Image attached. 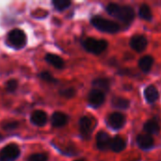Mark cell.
<instances>
[{"label":"cell","instance_id":"obj_21","mask_svg":"<svg viewBox=\"0 0 161 161\" xmlns=\"http://www.w3.org/2000/svg\"><path fill=\"white\" fill-rule=\"evenodd\" d=\"M112 106L119 109H127L130 106V101L124 97H114L111 101Z\"/></svg>","mask_w":161,"mask_h":161},{"label":"cell","instance_id":"obj_6","mask_svg":"<svg viewBox=\"0 0 161 161\" xmlns=\"http://www.w3.org/2000/svg\"><path fill=\"white\" fill-rule=\"evenodd\" d=\"M79 130L83 139L89 140L93 130L92 120L88 116H83L79 120Z\"/></svg>","mask_w":161,"mask_h":161},{"label":"cell","instance_id":"obj_10","mask_svg":"<svg viewBox=\"0 0 161 161\" xmlns=\"http://www.w3.org/2000/svg\"><path fill=\"white\" fill-rule=\"evenodd\" d=\"M111 138L105 131H100L96 135V145L100 151H108L110 149Z\"/></svg>","mask_w":161,"mask_h":161},{"label":"cell","instance_id":"obj_14","mask_svg":"<svg viewBox=\"0 0 161 161\" xmlns=\"http://www.w3.org/2000/svg\"><path fill=\"white\" fill-rule=\"evenodd\" d=\"M68 123V117L65 113L60 111H56L51 117V124L54 127L59 128L66 125Z\"/></svg>","mask_w":161,"mask_h":161},{"label":"cell","instance_id":"obj_16","mask_svg":"<svg viewBox=\"0 0 161 161\" xmlns=\"http://www.w3.org/2000/svg\"><path fill=\"white\" fill-rule=\"evenodd\" d=\"M126 147V143L125 141L120 137V136H116L113 139H111V142H110V150L113 151L114 153H121L122 151H124Z\"/></svg>","mask_w":161,"mask_h":161},{"label":"cell","instance_id":"obj_9","mask_svg":"<svg viewBox=\"0 0 161 161\" xmlns=\"http://www.w3.org/2000/svg\"><path fill=\"white\" fill-rule=\"evenodd\" d=\"M88 100H89V103L91 104V106H92L93 108H99L105 103V100H106L105 92H103L99 90L93 89L89 93Z\"/></svg>","mask_w":161,"mask_h":161},{"label":"cell","instance_id":"obj_24","mask_svg":"<svg viewBox=\"0 0 161 161\" xmlns=\"http://www.w3.org/2000/svg\"><path fill=\"white\" fill-rule=\"evenodd\" d=\"M18 126H19V123L16 121H7L2 124V128L4 130H8V131L15 130L18 128Z\"/></svg>","mask_w":161,"mask_h":161},{"label":"cell","instance_id":"obj_17","mask_svg":"<svg viewBox=\"0 0 161 161\" xmlns=\"http://www.w3.org/2000/svg\"><path fill=\"white\" fill-rule=\"evenodd\" d=\"M45 60L52 66H54L57 69H63L65 63L64 60L58 55L55 54H47L45 56Z\"/></svg>","mask_w":161,"mask_h":161},{"label":"cell","instance_id":"obj_11","mask_svg":"<svg viewBox=\"0 0 161 161\" xmlns=\"http://www.w3.org/2000/svg\"><path fill=\"white\" fill-rule=\"evenodd\" d=\"M137 144L142 150H149L155 145V141L153 137L149 134H142L137 137Z\"/></svg>","mask_w":161,"mask_h":161},{"label":"cell","instance_id":"obj_22","mask_svg":"<svg viewBox=\"0 0 161 161\" xmlns=\"http://www.w3.org/2000/svg\"><path fill=\"white\" fill-rule=\"evenodd\" d=\"M72 2L69 0H54L53 1V5L54 7L58 9V10H65L67 9L70 6H71Z\"/></svg>","mask_w":161,"mask_h":161},{"label":"cell","instance_id":"obj_25","mask_svg":"<svg viewBox=\"0 0 161 161\" xmlns=\"http://www.w3.org/2000/svg\"><path fill=\"white\" fill-rule=\"evenodd\" d=\"M6 91L8 92H14L18 87V81L16 79H9L6 83Z\"/></svg>","mask_w":161,"mask_h":161},{"label":"cell","instance_id":"obj_19","mask_svg":"<svg viewBox=\"0 0 161 161\" xmlns=\"http://www.w3.org/2000/svg\"><path fill=\"white\" fill-rule=\"evenodd\" d=\"M92 86L95 90H99L101 92H108L110 89V81L105 77H99L92 81Z\"/></svg>","mask_w":161,"mask_h":161},{"label":"cell","instance_id":"obj_12","mask_svg":"<svg viewBox=\"0 0 161 161\" xmlns=\"http://www.w3.org/2000/svg\"><path fill=\"white\" fill-rule=\"evenodd\" d=\"M30 121L37 126H43L47 123V114L43 110H35L30 116Z\"/></svg>","mask_w":161,"mask_h":161},{"label":"cell","instance_id":"obj_8","mask_svg":"<svg viewBox=\"0 0 161 161\" xmlns=\"http://www.w3.org/2000/svg\"><path fill=\"white\" fill-rule=\"evenodd\" d=\"M125 125V117L120 112H113L108 117V125L113 130H119Z\"/></svg>","mask_w":161,"mask_h":161},{"label":"cell","instance_id":"obj_13","mask_svg":"<svg viewBox=\"0 0 161 161\" xmlns=\"http://www.w3.org/2000/svg\"><path fill=\"white\" fill-rule=\"evenodd\" d=\"M144 97L147 103L149 104L156 103L159 98V92L157 87L154 85H149L148 87H146L144 90Z\"/></svg>","mask_w":161,"mask_h":161},{"label":"cell","instance_id":"obj_28","mask_svg":"<svg viewBox=\"0 0 161 161\" xmlns=\"http://www.w3.org/2000/svg\"><path fill=\"white\" fill-rule=\"evenodd\" d=\"M75 161H85V160H83V159H77V160H75Z\"/></svg>","mask_w":161,"mask_h":161},{"label":"cell","instance_id":"obj_23","mask_svg":"<svg viewBox=\"0 0 161 161\" xmlns=\"http://www.w3.org/2000/svg\"><path fill=\"white\" fill-rule=\"evenodd\" d=\"M59 94L66 99H71V98L75 97V95L76 94V91L74 88H67V89L60 90Z\"/></svg>","mask_w":161,"mask_h":161},{"label":"cell","instance_id":"obj_15","mask_svg":"<svg viewBox=\"0 0 161 161\" xmlns=\"http://www.w3.org/2000/svg\"><path fill=\"white\" fill-rule=\"evenodd\" d=\"M155 59L152 56H144L142 58H141L139 59L138 65L141 71H142L143 73H149L154 65Z\"/></svg>","mask_w":161,"mask_h":161},{"label":"cell","instance_id":"obj_1","mask_svg":"<svg viewBox=\"0 0 161 161\" xmlns=\"http://www.w3.org/2000/svg\"><path fill=\"white\" fill-rule=\"evenodd\" d=\"M107 12L120 20L121 22L129 25L132 23V21L135 18V10L130 6H121L119 4L115 3H109L106 8Z\"/></svg>","mask_w":161,"mask_h":161},{"label":"cell","instance_id":"obj_20","mask_svg":"<svg viewBox=\"0 0 161 161\" xmlns=\"http://www.w3.org/2000/svg\"><path fill=\"white\" fill-rule=\"evenodd\" d=\"M139 16L145 21H151L153 18V13L151 8L147 4H142L139 9Z\"/></svg>","mask_w":161,"mask_h":161},{"label":"cell","instance_id":"obj_5","mask_svg":"<svg viewBox=\"0 0 161 161\" xmlns=\"http://www.w3.org/2000/svg\"><path fill=\"white\" fill-rule=\"evenodd\" d=\"M20 156V149L15 143L5 146L0 151V161H15Z\"/></svg>","mask_w":161,"mask_h":161},{"label":"cell","instance_id":"obj_26","mask_svg":"<svg viewBox=\"0 0 161 161\" xmlns=\"http://www.w3.org/2000/svg\"><path fill=\"white\" fill-rule=\"evenodd\" d=\"M48 158L46 154L43 153H38V154H33L28 157V161H47Z\"/></svg>","mask_w":161,"mask_h":161},{"label":"cell","instance_id":"obj_7","mask_svg":"<svg viewBox=\"0 0 161 161\" xmlns=\"http://www.w3.org/2000/svg\"><path fill=\"white\" fill-rule=\"evenodd\" d=\"M129 44H130V47L134 51L138 53H142L146 49L148 45V41L145 38V36L138 34V35H134L131 37Z\"/></svg>","mask_w":161,"mask_h":161},{"label":"cell","instance_id":"obj_3","mask_svg":"<svg viewBox=\"0 0 161 161\" xmlns=\"http://www.w3.org/2000/svg\"><path fill=\"white\" fill-rule=\"evenodd\" d=\"M82 45L86 51L94 55L102 54L108 46V43L105 40H96L94 38H87L82 42Z\"/></svg>","mask_w":161,"mask_h":161},{"label":"cell","instance_id":"obj_2","mask_svg":"<svg viewBox=\"0 0 161 161\" xmlns=\"http://www.w3.org/2000/svg\"><path fill=\"white\" fill-rule=\"evenodd\" d=\"M92 25L97 28L98 30L106 33H110L114 34L120 31V25L118 23L108 20L106 18L100 17V16H94L91 20Z\"/></svg>","mask_w":161,"mask_h":161},{"label":"cell","instance_id":"obj_18","mask_svg":"<svg viewBox=\"0 0 161 161\" xmlns=\"http://www.w3.org/2000/svg\"><path fill=\"white\" fill-rule=\"evenodd\" d=\"M143 128L149 135H154V134L156 135V134H158L160 131V125L158 123V121H156L155 119L148 120L144 124Z\"/></svg>","mask_w":161,"mask_h":161},{"label":"cell","instance_id":"obj_27","mask_svg":"<svg viewBox=\"0 0 161 161\" xmlns=\"http://www.w3.org/2000/svg\"><path fill=\"white\" fill-rule=\"evenodd\" d=\"M40 77L44 80L45 82H49V83H56L57 80L53 77V75L49 73V72H42L40 74Z\"/></svg>","mask_w":161,"mask_h":161},{"label":"cell","instance_id":"obj_4","mask_svg":"<svg viewBox=\"0 0 161 161\" xmlns=\"http://www.w3.org/2000/svg\"><path fill=\"white\" fill-rule=\"evenodd\" d=\"M8 42L15 49H21L26 43V35L22 29L14 28L8 34Z\"/></svg>","mask_w":161,"mask_h":161}]
</instances>
